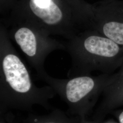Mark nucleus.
<instances>
[{"label": "nucleus", "mask_w": 123, "mask_h": 123, "mask_svg": "<svg viewBox=\"0 0 123 123\" xmlns=\"http://www.w3.org/2000/svg\"><path fill=\"white\" fill-rule=\"evenodd\" d=\"M7 18L28 22L49 35L60 36L68 40L87 29L68 0H18Z\"/></svg>", "instance_id": "2"}, {"label": "nucleus", "mask_w": 123, "mask_h": 123, "mask_svg": "<svg viewBox=\"0 0 123 123\" xmlns=\"http://www.w3.org/2000/svg\"><path fill=\"white\" fill-rule=\"evenodd\" d=\"M21 123H78V120L62 110L56 109L45 115L30 114Z\"/></svg>", "instance_id": "7"}, {"label": "nucleus", "mask_w": 123, "mask_h": 123, "mask_svg": "<svg viewBox=\"0 0 123 123\" xmlns=\"http://www.w3.org/2000/svg\"><path fill=\"white\" fill-rule=\"evenodd\" d=\"M73 5L81 17L84 20H88L93 14V5L88 3L84 0H68Z\"/></svg>", "instance_id": "8"}, {"label": "nucleus", "mask_w": 123, "mask_h": 123, "mask_svg": "<svg viewBox=\"0 0 123 123\" xmlns=\"http://www.w3.org/2000/svg\"><path fill=\"white\" fill-rule=\"evenodd\" d=\"M0 123H15V117L8 111L0 114Z\"/></svg>", "instance_id": "10"}, {"label": "nucleus", "mask_w": 123, "mask_h": 123, "mask_svg": "<svg viewBox=\"0 0 123 123\" xmlns=\"http://www.w3.org/2000/svg\"><path fill=\"white\" fill-rule=\"evenodd\" d=\"M38 79L44 81L53 89L68 107L67 113L70 115L82 113L84 100L101 86L103 79L88 75H79L67 79L55 78L46 71L37 74Z\"/></svg>", "instance_id": "5"}, {"label": "nucleus", "mask_w": 123, "mask_h": 123, "mask_svg": "<svg viewBox=\"0 0 123 123\" xmlns=\"http://www.w3.org/2000/svg\"><path fill=\"white\" fill-rule=\"evenodd\" d=\"M114 0H103L99 2L102 3H107L114 1Z\"/></svg>", "instance_id": "11"}, {"label": "nucleus", "mask_w": 123, "mask_h": 123, "mask_svg": "<svg viewBox=\"0 0 123 123\" xmlns=\"http://www.w3.org/2000/svg\"><path fill=\"white\" fill-rule=\"evenodd\" d=\"M56 94L50 86L33 83L25 63L13 47L4 25L0 23V114L10 110L30 112L35 105L54 110L49 100Z\"/></svg>", "instance_id": "1"}, {"label": "nucleus", "mask_w": 123, "mask_h": 123, "mask_svg": "<svg viewBox=\"0 0 123 123\" xmlns=\"http://www.w3.org/2000/svg\"><path fill=\"white\" fill-rule=\"evenodd\" d=\"M10 39L17 44L37 74L45 71L44 62L53 51L66 50L65 44L28 22L2 19Z\"/></svg>", "instance_id": "4"}, {"label": "nucleus", "mask_w": 123, "mask_h": 123, "mask_svg": "<svg viewBox=\"0 0 123 123\" xmlns=\"http://www.w3.org/2000/svg\"><path fill=\"white\" fill-rule=\"evenodd\" d=\"M93 28L123 49V0L93 4Z\"/></svg>", "instance_id": "6"}, {"label": "nucleus", "mask_w": 123, "mask_h": 123, "mask_svg": "<svg viewBox=\"0 0 123 123\" xmlns=\"http://www.w3.org/2000/svg\"><path fill=\"white\" fill-rule=\"evenodd\" d=\"M18 0H0V12L5 15L10 12Z\"/></svg>", "instance_id": "9"}, {"label": "nucleus", "mask_w": 123, "mask_h": 123, "mask_svg": "<svg viewBox=\"0 0 123 123\" xmlns=\"http://www.w3.org/2000/svg\"><path fill=\"white\" fill-rule=\"evenodd\" d=\"M65 45L71 58L68 78L123 63V49L93 28L80 31Z\"/></svg>", "instance_id": "3"}, {"label": "nucleus", "mask_w": 123, "mask_h": 123, "mask_svg": "<svg viewBox=\"0 0 123 123\" xmlns=\"http://www.w3.org/2000/svg\"><path fill=\"white\" fill-rule=\"evenodd\" d=\"M119 120L120 123H123V112L120 114L119 117Z\"/></svg>", "instance_id": "12"}]
</instances>
